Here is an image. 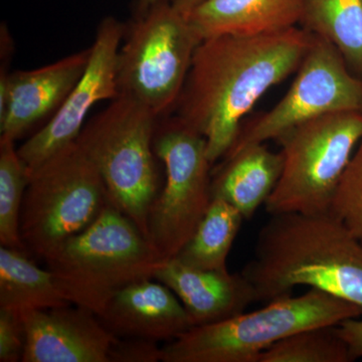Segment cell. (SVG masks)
I'll list each match as a JSON object with an SVG mask.
<instances>
[{"label": "cell", "mask_w": 362, "mask_h": 362, "mask_svg": "<svg viewBox=\"0 0 362 362\" xmlns=\"http://www.w3.org/2000/svg\"><path fill=\"white\" fill-rule=\"evenodd\" d=\"M158 342L143 338H119L111 350L110 362L162 361Z\"/></svg>", "instance_id": "cell-25"}, {"label": "cell", "mask_w": 362, "mask_h": 362, "mask_svg": "<svg viewBox=\"0 0 362 362\" xmlns=\"http://www.w3.org/2000/svg\"><path fill=\"white\" fill-rule=\"evenodd\" d=\"M211 169V194L239 209L251 220L265 204L282 173V153L271 151L264 143H252L230 150Z\"/></svg>", "instance_id": "cell-16"}, {"label": "cell", "mask_w": 362, "mask_h": 362, "mask_svg": "<svg viewBox=\"0 0 362 362\" xmlns=\"http://www.w3.org/2000/svg\"><path fill=\"white\" fill-rule=\"evenodd\" d=\"M117 59L119 95L132 98L158 118L175 111L202 40L187 16L157 0L126 28Z\"/></svg>", "instance_id": "cell-8"}, {"label": "cell", "mask_w": 362, "mask_h": 362, "mask_svg": "<svg viewBox=\"0 0 362 362\" xmlns=\"http://www.w3.org/2000/svg\"><path fill=\"white\" fill-rule=\"evenodd\" d=\"M329 211L362 243V139L338 183Z\"/></svg>", "instance_id": "cell-23"}, {"label": "cell", "mask_w": 362, "mask_h": 362, "mask_svg": "<svg viewBox=\"0 0 362 362\" xmlns=\"http://www.w3.org/2000/svg\"><path fill=\"white\" fill-rule=\"evenodd\" d=\"M103 180L77 142L28 169L21 214L26 252L45 259L110 204Z\"/></svg>", "instance_id": "cell-6"}, {"label": "cell", "mask_w": 362, "mask_h": 362, "mask_svg": "<svg viewBox=\"0 0 362 362\" xmlns=\"http://www.w3.org/2000/svg\"><path fill=\"white\" fill-rule=\"evenodd\" d=\"M361 139L358 111L325 114L282 133L276 141L284 163L267 199V213L329 211L338 183Z\"/></svg>", "instance_id": "cell-7"}, {"label": "cell", "mask_w": 362, "mask_h": 362, "mask_svg": "<svg viewBox=\"0 0 362 362\" xmlns=\"http://www.w3.org/2000/svg\"><path fill=\"white\" fill-rule=\"evenodd\" d=\"M14 247H0V309L21 315L71 304L59 290L49 269Z\"/></svg>", "instance_id": "cell-18"}, {"label": "cell", "mask_w": 362, "mask_h": 362, "mask_svg": "<svg viewBox=\"0 0 362 362\" xmlns=\"http://www.w3.org/2000/svg\"><path fill=\"white\" fill-rule=\"evenodd\" d=\"M14 143L0 136V245L26 251L21 237V214L28 168Z\"/></svg>", "instance_id": "cell-21"}, {"label": "cell", "mask_w": 362, "mask_h": 362, "mask_svg": "<svg viewBox=\"0 0 362 362\" xmlns=\"http://www.w3.org/2000/svg\"><path fill=\"white\" fill-rule=\"evenodd\" d=\"M244 220L232 204L213 199L192 239L175 258L204 270H228L226 259Z\"/></svg>", "instance_id": "cell-20"}, {"label": "cell", "mask_w": 362, "mask_h": 362, "mask_svg": "<svg viewBox=\"0 0 362 362\" xmlns=\"http://www.w3.org/2000/svg\"><path fill=\"white\" fill-rule=\"evenodd\" d=\"M302 6L303 0H206L187 18L202 40L267 35L299 25Z\"/></svg>", "instance_id": "cell-17"}, {"label": "cell", "mask_w": 362, "mask_h": 362, "mask_svg": "<svg viewBox=\"0 0 362 362\" xmlns=\"http://www.w3.org/2000/svg\"><path fill=\"white\" fill-rule=\"evenodd\" d=\"M153 148L165 183L148 214V240L161 261L175 258L192 239L213 201L206 140L180 117L157 121Z\"/></svg>", "instance_id": "cell-9"}, {"label": "cell", "mask_w": 362, "mask_h": 362, "mask_svg": "<svg viewBox=\"0 0 362 362\" xmlns=\"http://www.w3.org/2000/svg\"><path fill=\"white\" fill-rule=\"evenodd\" d=\"M158 119L144 105L119 95L76 140L101 176L111 204L147 239L150 207L160 192L153 148Z\"/></svg>", "instance_id": "cell-5"}, {"label": "cell", "mask_w": 362, "mask_h": 362, "mask_svg": "<svg viewBox=\"0 0 362 362\" xmlns=\"http://www.w3.org/2000/svg\"><path fill=\"white\" fill-rule=\"evenodd\" d=\"M125 33L126 26L112 16L100 23L82 77L51 120L18 148L28 169L75 142L95 105L119 96L117 59Z\"/></svg>", "instance_id": "cell-11"}, {"label": "cell", "mask_w": 362, "mask_h": 362, "mask_svg": "<svg viewBox=\"0 0 362 362\" xmlns=\"http://www.w3.org/2000/svg\"><path fill=\"white\" fill-rule=\"evenodd\" d=\"M296 78L272 110L242 125L232 148L276 140L294 126L333 112H362V78L329 40L313 35ZM228 150V151H230Z\"/></svg>", "instance_id": "cell-10"}, {"label": "cell", "mask_w": 362, "mask_h": 362, "mask_svg": "<svg viewBox=\"0 0 362 362\" xmlns=\"http://www.w3.org/2000/svg\"><path fill=\"white\" fill-rule=\"evenodd\" d=\"M157 0H138L137 4V14L138 16H142L143 13H146L147 11L153 6Z\"/></svg>", "instance_id": "cell-28"}, {"label": "cell", "mask_w": 362, "mask_h": 362, "mask_svg": "<svg viewBox=\"0 0 362 362\" xmlns=\"http://www.w3.org/2000/svg\"><path fill=\"white\" fill-rule=\"evenodd\" d=\"M338 333L349 346L352 361L362 357V318L346 319L337 326Z\"/></svg>", "instance_id": "cell-26"}, {"label": "cell", "mask_w": 362, "mask_h": 362, "mask_svg": "<svg viewBox=\"0 0 362 362\" xmlns=\"http://www.w3.org/2000/svg\"><path fill=\"white\" fill-rule=\"evenodd\" d=\"M26 342L21 362H110L119 340L96 314L68 304L21 314Z\"/></svg>", "instance_id": "cell-12"}, {"label": "cell", "mask_w": 362, "mask_h": 362, "mask_svg": "<svg viewBox=\"0 0 362 362\" xmlns=\"http://www.w3.org/2000/svg\"><path fill=\"white\" fill-rule=\"evenodd\" d=\"M98 317L117 337L157 342L171 341L194 327L178 297L156 279L124 288Z\"/></svg>", "instance_id": "cell-14"}, {"label": "cell", "mask_w": 362, "mask_h": 362, "mask_svg": "<svg viewBox=\"0 0 362 362\" xmlns=\"http://www.w3.org/2000/svg\"><path fill=\"white\" fill-rule=\"evenodd\" d=\"M299 25L332 42L362 78V0H303Z\"/></svg>", "instance_id": "cell-19"}, {"label": "cell", "mask_w": 362, "mask_h": 362, "mask_svg": "<svg viewBox=\"0 0 362 362\" xmlns=\"http://www.w3.org/2000/svg\"><path fill=\"white\" fill-rule=\"evenodd\" d=\"M153 279L175 293L194 326L232 318L258 301L254 287L242 273L204 270L176 258L163 262Z\"/></svg>", "instance_id": "cell-15"}, {"label": "cell", "mask_w": 362, "mask_h": 362, "mask_svg": "<svg viewBox=\"0 0 362 362\" xmlns=\"http://www.w3.org/2000/svg\"><path fill=\"white\" fill-rule=\"evenodd\" d=\"M44 261L66 301L97 316L124 288L153 279L163 263L139 228L112 204Z\"/></svg>", "instance_id": "cell-3"}, {"label": "cell", "mask_w": 362, "mask_h": 362, "mask_svg": "<svg viewBox=\"0 0 362 362\" xmlns=\"http://www.w3.org/2000/svg\"><path fill=\"white\" fill-rule=\"evenodd\" d=\"M206 1V0H169L173 7L187 16Z\"/></svg>", "instance_id": "cell-27"}, {"label": "cell", "mask_w": 362, "mask_h": 362, "mask_svg": "<svg viewBox=\"0 0 362 362\" xmlns=\"http://www.w3.org/2000/svg\"><path fill=\"white\" fill-rule=\"evenodd\" d=\"M362 317L356 305L311 288L301 296L272 300L264 308L194 326L162 346V362H258L280 340L309 328Z\"/></svg>", "instance_id": "cell-4"}, {"label": "cell", "mask_w": 362, "mask_h": 362, "mask_svg": "<svg viewBox=\"0 0 362 362\" xmlns=\"http://www.w3.org/2000/svg\"><path fill=\"white\" fill-rule=\"evenodd\" d=\"M337 325L299 331L266 349L258 362H350L349 346Z\"/></svg>", "instance_id": "cell-22"}, {"label": "cell", "mask_w": 362, "mask_h": 362, "mask_svg": "<svg viewBox=\"0 0 362 362\" xmlns=\"http://www.w3.org/2000/svg\"><path fill=\"white\" fill-rule=\"evenodd\" d=\"M90 49L0 81V136L16 140L58 110L87 68Z\"/></svg>", "instance_id": "cell-13"}, {"label": "cell", "mask_w": 362, "mask_h": 362, "mask_svg": "<svg viewBox=\"0 0 362 362\" xmlns=\"http://www.w3.org/2000/svg\"><path fill=\"white\" fill-rule=\"evenodd\" d=\"M25 342L23 317L0 309V362L23 361Z\"/></svg>", "instance_id": "cell-24"}, {"label": "cell", "mask_w": 362, "mask_h": 362, "mask_svg": "<svg viewBox=\"0 0 362 362\" xmlns=\"http://www.w3.org/2000/svg\"><path fill=\"white\" fill-rule=\"evenodd\" d=\"M312 40L308 30L295 26L202 40L175 110L206 138L213 165L232 148L245 116L267 90L298 70Z\"/></svg>", "instance_id": "cell-1"}, {"label": "cell", "mask_w": 362, "mask_h": 362, "mask_svg": "<svg viewBox=\"0 0 362 362\" xmlns=\"http://www.w3.org/2000/svg\"><path fill=\"white\" fill-rule=\"evenodd\" d=\"M240 273L258 301L308 286L356 305L362 314V243L330 211L271 216Z\"/></svg>", "instance_id": "cell-2"}]
</instances>
